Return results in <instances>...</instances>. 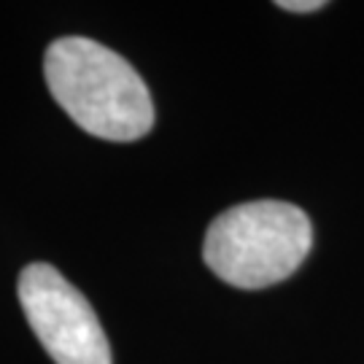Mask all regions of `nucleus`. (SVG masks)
I'll return each instance as SVG.
<instances>
[{
	"label": "nucleus",
	"instance_id": "f257e3e1",
	"mask_svg": "<svg viewBox=\"0 0 364 364\" xmlns=\"http://www.w3.org/2000/svg\"><path fill=\"white\" fill-rule=\"evenodd\" d=\"M52 97L81 130L103 141H138L154 124V105L138 70L92 38H60L46 49Z\"/></svg>",
	"mask_w": 364,
	"mask_h": 364
},
{
	"label": "nucleus",
	"instance_id": "f03ea898",
	"mask_svg": "<svg viewBox=\"0 0 364 364\" xmlns=\"http://www.w3.org/2000/svg\"><path fill=\"white\" fill-rule=\"evenodd\" d=\"M311 246L313 227L305 210L281 200H257L213 219L203 259L232 287L264 289L294 273Z\"/></svg>",
	"mask_w": 364,
	"mask_h": 364
},
{
	"label": "nucleus",
	"instance_id": "7ed1b4c3",
	"mask_svg": "<svg viewBox=\"0 0 364 364\" xmlns=\"http://www.w3.org/2000/svg\"><path fill=\"white\" fill-rule=\"evenodd\" d=\"M27 324L57 364H111V346L87 297L52 264H27L19 275Z\"/></svg>",
	"mask_w": 364,
	"mask_h": 364
},
{
	"label": "nucleus",
	"instance_id": "20e7f679",
	"mask_svg": "<svg viewBox=\"0 0 364 364\" xmlns=\"http://www.w3.org/2000/svg\"><path fill=\"white\" fill-rule=\"evenodd\" d=\"M278 9L305 14V11H318V9H324V3H321V0H281Z\"/></svg>",
	"mask_w": 364,
	"mask_h": 364
}]
</instances>
